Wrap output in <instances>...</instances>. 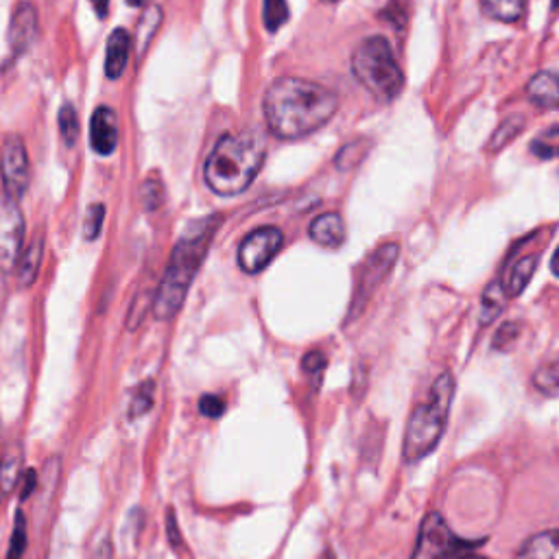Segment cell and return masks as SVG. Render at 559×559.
Instances as JSON below:
<instances>
[{
	"label": "cell",
	"instance_id": "39",
	"mask_svg": "<svg viewBox=\"0 0 559 559\" xmlns=\"http://www.w3.org/2000/svg\"><path fill=\"white\" fill-rule=\"evenodd\" d=\"M129 3L131 5H142V3H145V0H129Z\"/></svg>",
	"mask_w": 559,
	"mask_h": 559
},
{
	"label": "cell",
	"instance_id": "19",
	"mask_svg": "<svg viewBox=\"0 0 559 559\" xmlns=\"http://www.w3.org/2000/svg\"><path fill=\"white\" fill-rule=\"evenodd\" d=\"M535 267H538V256H524L513 264V269L509 271L507 286H505V293L509 297L520 295V293L527 289V285L535 274Z\"/></svg>",
	"mask_w": 559,
	"mask_h": 559
},
{
	"label": "cell",
	"instance_id": "16",
	"mask_svg": "<svg viewBox=\"0 0 559 559\" xmlns=\"http://www.w3.org/2000/svg\"><path fill=\"white\" fill-rule=\"evenodd\" d=\"M516 559H559V529L542 531L520 546Z\"/></svg>",
	"mask_w": 559,
	"mask_h": 559
},
{
	"label": "cell",
	"instance_id": "30",
	"mask_svg": "<svg viewBox=\"0 0 559 559\" xmlns=\"http://www.w3.org/2000/svg\"><path fill=\"white\" fill-rule=\"evenodd\" d=\"M199 411L206 415V418H221L225 411V400L221 396L206 394L199 400Z\"/></svg>",
	"mask_w": 559,
	"mask_h": 559
},
{
	"label": "cell",
	"instance_id": "3",
	"mask_svg": "<svg viewBox=\"0 0 559 559\" xmlns=\"http://www.w3.org/2000/svg\"><path fill=\"white\" fill-rule=\"evenodd\" d=\"M264 153L267 149H264L263 138L252 131L223 136L206 160V169H203L206 184L217 195H239L256 180L260 166L264 162Z\"/></svg>",
	"mask_w": 559,
	"mask_h": 559
},
{
	"label": "cell",
	"instance_id": "26",
	"mask_svg": "<svg viewBox=\"0 0 559 559\" xmlns=\"http://www.w3.org/2000/svg\"><path fill=\"white\" fill-rule=\"evenodd\" d=\"M533 383L540 391H546V394L559 391V361L546 363L544 367H540L538 374L533 376Z\"/></svg>",
	"mask_w": 559,
	"mask_h": 559
},
{
	"label": "cell",
	"instance_id": "34",
	"mask_svg": "<svg viewBox=\"0 0 559 559\" xmlns=\"http://www.w3.org/2000/svg\"><path fill=\"white\" fill-rule=\"evenodd\" d=\"M166 527H169V540L173 546H180L181 544V538H180V529H177V520H175V513L173 509H169V518H166Z\"/></svg>",
	"mask_w": 559,
	"mask_h": 559
},
{
	"label": "cell",
	"instance_id": "35",
	"mask_svg": "<svg viewBox=\"0 0 559 559\" xmlns=\"http://www.w3.org/2000/svg\"><path fill=\"white\" fill-rule=\"evenodd\" d=\"M33 487H36V472H33V470H29V472H26V483H25V490H22V501H26V498L31 496Z\"/></svg>",
	"mask_w": 559,
	"mask_h": 559
},
{
	"label": "cell",
	"instance_id": "17",
	"mask_svg": "<svg viewBox=\"0 0 559 559\" xmlns=\"http://www.w3.org/2000/svg\"><path fill=\"white\" fill-rule=\"evenodd\" d=\"M481 11L487 18L513 25L527 14V0H481Z\"/></svg>",
	"mask_w": 559,
	"mask_h": 559
},
{
	"label": "cell",
	"instance_id": "5",
	"mask_svg": "<svg viewBox=\"0 0 559 559\" xmlns=\"http://www.w3.org/2000/svg\"><path fill=\"white\" fill-rule=\"evenodd\" d=\"M352 73L376 101H394L404 88V73L387 37L369 36L352 53Z\"/></svg>",
	"mask_w": 559,
	"mask_h": 559
},
{
	"label": "cell",
	"instance_id": "20",
	"mask_svg": "<svg viewBox=\"0 0 559 559\" xmlns=\"http://www.w3.org/2000/svg\"><path fill=\"white\" fill-rule=\"evenodd\" d=\"M524 125H527V119H524L523 114H513L509 116L507 120H502L501 125H498V129L492 134L490 138V145H487V151H501V149H505L509 142L516 140V138L524 131Z\"/></svg>",
	"mask_w": 559,
	"mask_h": 559
},
{
	"label": "cell",
	"instance_id": "18",
	"mask_svg": "<svg viewBox=\"0 0 559 559\" xmlns=\"http://www.w3.org/2000/svg\"><path fill=\"white\" fill-rule=\"evenodd\" d=\"M42 252H44V241L42 236H37L36 241L31 243L29 249H26L25 254H22L20 260H18V280H20V286H31L33 282H36L37 278V271H40V264H42Z\"/></svg>",
	"mask_w": 559,
	"mask_h": 559
},
{
	"label": "cell",
	"instance_id": "10",
	"mask_svg": "<svg viewBox=\"0 0 559 559\" xmlns=\"http://www.w3.org/2000/svg\"><path fill=\"white\" fill-rule=\"evenodd\" d=\"M459 546H463V542L452 533L446 520L435 512L424 518L411 559H444L455 553Z\"/></svg>",
	"mask_w": 559,
	"mask_h": 559
},
{
	"label": "cell",
	"instance_id": "23",
	"mask_svg": "<svg viewBox=\"0 0 559 559\" xmlns=\"http://www.w3.org/2000/svg\"><path fill=\"white\" fill-rule=\"evenodd\" d=\"M289 5H286V0H264V7H263V18H264V26H267L269 33H275L282 26L286 25V20H289Z\"/></svg>",
	"mask_w": 559,
	"mask_h": 559
},
{
	"label": "cell",
	"instance_id": "40",
	"mask_svg": "<svg viewBox=\"0 0 559 559\" xmlns=\"http://www.w3.org/2000/svg\"><path fill=\"white\" fill-rule=\"evenodd\" d=\"M553 7H559V0H555V3H553Z\"/></svg>",
	"mask_w": 559,
	"mask_h": 559
},
{
	"label": "cell",
	"instance_id": "42",
	"mask_svg": "<svg viewBox=\"0 0 559 559\" xmlns=\"http://www.w3.org/2000/svg\"><path fill=\"white\" fill-rule=\"evenodd\" d=\"M3 496H5V494H3V490H0V501H3Z\"/></svg>",
	"mask_w": 559,
	"mask_h": 559
},
{
	"label": "cell",
	"instance_id": "2",
	"mask_svg": "<svg viewBox=\"0 0 559 559\" xmlns=\"http://www.w3.org/2000/svg\"><path fill=\"white\" fill-rule=\"evenodd\" d=\"M219 223V217H206L197 221L177 241L169 264H166L164 278L158 286L156 302H153V313H156L158 319L166 321L175 317L177 311L181 308V304L186 300L188 286L195 280L197 269L202 267L203 258H206V252L214 239V232H217Z\"/></svg>",
	"mask_w": 559,
	"mask_h": 559
},
{
	"label": "cell",
	"instance_id": "7",
	"mask_svg": "<svg viewBox=\"0 0 559 559\" xmlns=\"http://www.w3.org/2000/svg\"><path fill=\"white\" fill-rule=\"evenodd\" d=\"M0 177H3V186L7 197L18 199L25 195L31 181V166L29 156H26V147L18 136H7L0 149Z\"/></svg>",
	"mask_w": 559,
	"mask_h": 559
},
{
	"label": "cell",
	"instance_id": "33",
	"mask_svg": "<svg viewBox=\"0 0 559 559\" xmlns=\"http://www.w3.org/2000/svg\"><path fill=\"white\" fill-rule=\"evenodd\" d=\"M531 151H533L540 160H553V158L559 156V147L546 145V142L542 140V138H540V140H535L533 145H531Z\"/></svg>",
	"mask_w": 559,
	"mask_h": 559
},
{
	"label": "cell",
	"instance_id": "11",
	"mask_svg": "<svg viewBox=\"0 0 559 559\" xmlns=\"http://www.w3.org/2000/svg\"><path fill=\"white\" fill-rule=\"evenodd\" d=\"M37 14L31 3H22L16 7L9 25V47L14 55H22L36 40Z\"/></svg>",
	"mask_w": 559,
	"mask_h": 559
},
{
	"label": "cell",
	"instance_id": "38",
	"mask_svg": "<svg viewBox=\"0 0 559 559\" xmlns=\"http://www.w3.org/2000/svg\"><path fill=\"white\" fill-rule=\"evenodd\" d=\"M457 559H487V557H483V555H472V553H468V555H461V557H457Z\"/></svg>",
	"mask_w": 559,
	"mask_h": 559
},
{
	"label": "cell",
	"instance_id": "24",
	"mask_svg": "<svg viewBox=\"0 0 559 559\" xmlns=\"http://www.w3.org/2000/svg\"><path fill=\"white\" fill-rule=\"evenodd\" d=\"M59 131H62L64 142L68 147H73L79 138V116H77V109L70 103H66L59 112Z\"/></svg>",
	"mask_w": 559,
	"mask_h": 559
},
{
	"label": "cell",
	"instance_id": "12",
	"mask_svg": "<svg viewBox=\"0 0 559 559\" xmlns=\"http://www.w3.org/2000/svg\"><path fill=\"white\" fill-rule=\"evenodd\" d=\"M90 138L94 151L101 153V156H109V153L116 151V145H119V120H116L114 109L103 105V108H98L92 114Z\"/></svg>",
	"mask_w": 559,
	"mask_h": 559
},
{
	"label": "cell",
	"instance_id": "41",
	"mask_svg": "<svg viewBox=\"0 0 559 559\" xmlns=\"http://www.w3.org/2000/svg\"><path fill=\"white\" fill-rule=\"evenodd\" d=\"M324 3H336V0H324Z\"/></svg>",
	"mask_w": 559,
	"mask_h": 559
},
{
	"label": "cell",
	"instance_id": "8",
	"mask_svg": "<svg viewBox=\"0 0 559 559\" xmlns=\"http://www.w3.org/2000/svg\"><path fill=\"white\" fill-rule=\"evenodd\" d=\"M282 243H285V234L278 228H264L254 230L252 234L245 236V241L239 247V264L245 274H260L271 260L275 258V254L280 252Z\"/></svg>",
	"mask_w": 559,
	"mask_h": 559
},
{
	"label": "cell",
	"instance_id": "28",
	"mask_svg": "<svg viewBox=\"0 0 559 559\" xmlns=\"http://www.w3.org/2000/svg\"><path fill=\"white\" fill-rule=\"evenodd\" d=\"M153 404V383L149 380V383L138 387V391L134 394V400H131L129 407V415L131 418H138V415H145L149 409H151Z\"/></svg>",
	"mask_w": 559,
	"mask_h": 559
},
{
	"label": "cell",
	"instance_id": "21",
	"mask_svg": "<svg viewBox=\"0 0 559 559\" xmlns=\"http://www.w3.org/2000/svg\"><path fill=\"white\" fill-rule=\"evenodd\" d=\"M20 450L16 446L7 448V450L0 455V490L3 494H9L16 485L20 483Z\"/></svg>",
	"mask_w": 559,
	"mask_h": 559
},
{
	"label": "cell",
	"instance_id": "37",
	"mask_svg": "<svg viewBox=\"0 0 559 559\" xmlns=\"http://www.w3.org/2000/svg\"><path fill=\"white\" fill-rule=\"evenodd\" d=\"M551 269H553V274L557 275L559 278V247L555 249V254H553V260H551Z\"/></svg>",
	"mask_w": 559,
	"mask_h": 559
},
{
	"label": "cell",
	"instance_id": "29",
	"mask_svg": "<svg viewBox=\"0 0 559 559\" xmlns=\"http://www.w3.org/2000/svg\"><path fill=\"white\" fill-rule=\"evenodd\" d=\"M518 335H520V326L512 324V321H509V324H502L494 336V346L501 347V350H507V347H512L513 343H516Z\"/></svg>",
	"mask_w": 559,
	"mask_h": 559
},
{
	"label": "cell",
	"instance_id": "25",
	"mask_svg": "<svg viewBox=\"0 0 559 559\" xmlns=\"http://www.w3.org/2000/svg\"><path fill=\"white\" fill-rule=\"evenodd\" d=\"M25 551H26V518L25 513L18 512L14 520V533H11L7 559H22Z\"/></svg>",
	"mask_w": 559,
	"mask_h": 559
},
{
	"label": "cell",
	"instance_id": "9",
	"mask_svg": "<svg viewBox=\"0 0 559 559\" xmlns=\"http://www.w3.org/2000/svg\"><path fill=\"white\" fill-rule=\"evenodd\" d=\"M398 252H400V247H398L396 243H385V245L376 249L372 256L361 264V271H358L357 278V291H354L352 300L354 313L358 311V306H363V304L369 300V295L376 291V286L389 275L391 267H394L398 260Z\"/></svg>",
	"mask_w": 559,
	"mask_h": 559
},
{
	"label": "cell",
	"instance_id": "13",
	"mask_svg": "<svg viewBox=\"0 0 559 559\" xmlns=\"http://www.w3.org/2000/svg\"><path fill=\"white\" fill-rule=\"evenodd\" d=\"M527 97L540 109H559V77L542 70L529 81Z\"/></svg>",
	"mask_w": 559,
	"mask_h": 559
},
{
	"label": "cell",
	"instance_id": "14",
	"mask_svg": "<svg viewBox=\"0 0 559 559\" xmlns=\"http://www.w3.org/2000/svg\"><path fill=\"white\" fill-rule=\"evenodd\" d=\"M311 239L321 247H339L346 241V223H343L341 214H319L311 223Z\"/></svg>",
	"mask_w": 559,
	"mask_h": 559
},
{
	"label": "cell",
	"instance_id": "22",
	"mask_svg": "<svg viewBox=\"0 0 559 559\" xmlns=\"http://www.w3.org/2000/svg\"><path fill=\"white\" fill-rule=\"evenodd\" d=\"M505 286L501 285H490L483 293V300H481V321L483 324H492L498 315L502 313V306H505Z\"/></svg>",
	"mask_w": 559,
	"mask_h": 559
},
{
	"label": "cell",
	"instance_id": "4",
	"mask_svg": "<svg viewBox=\"0 0 559 559\" xmlns=\"http://www.w3.org/2000/svg\"><path fill=\"white\" fill-rule=\"evenodd\" d=\"M452 396H455V380L450 374H441L430 387L426 400L415 407L411 419H409L402 448L404 461L418 463L419 459L435 450L441 435H444Z\"/></svg>",
	"mask_w": 559,
	"mask_h": 559
},
{
	"label": "cell",
	"instance_id": "6",
	"mask_svg": "<svg viewBox=\"0 0 559 559\" xmlns=\"http://www.w3.org/2000/svg\"><path fill=\"white\" fill-rule=\"evenodd\" d=\"M22 241H25V217H22L18 202L5 197L0 202V271L11 274L18 267Z\"/></svg>",
	"mask_w": 559,
	"mask_h": 559
},
{
	"label": "cell",
	"instance_id": "1",
	"mask_svg": "<svg viewBox=\"0 0 559 559\" xmlns=\"http://www.w3.org/2000/svg\"><path fill=\"white\" fill-rule=\"evenodd\" d=\"M339 109V97L321 83L280 77L264 92L263 112L271 134L297 140L321 129Z\"/></svg>",
	"mask_w": 559,
	"mask_h": 559
},
{
	"label": "cell",
	"instance_id": "31",
	"mask_svg": "<svg viewBox=\"0 0 559 559\" xmlns=\"http://www.w3.org/2000/svg\"><path fill=\"white\" fill-rule=\"evenodd\" d=\"M162 197H164V191L160 181L149 180L147 184L142 186V202H145L147 210H156L160 203H162Z\"/></svg>",
	"mask_w": 559,
	"mask_h": 559
},
{
	"label": "cell",
	"instance_id": "32",
	"mask_svg": "<svg viewBox=\"0 0 559 559\" xmlns=\"http://www.w3.org/2000/svg\"><path fill=\"white\" fill-rule=\"evenodd\" d=\"M324 365H326V357L321 352H308L302 361L304 372L308 374H317L319 369H324Z\"/></svg>",
	"mask_w": 559,
	"mask_h": 559
},
{
	"label": "cell",
	"instance_id": "36",
	"mask_svg": "<svg viewBox=\"0 0 559 559\" xmlns=\"http://www.w3.org/2000/svg\"><path fill=\"white\" fill-rule=\"evenodd\" d=\"M90 3H92L94 11H97L98 18H105V16H108V11H109V0H90Z\"/></svg>",
	"mask_w": 559,
	"mask_h": 559
},
{
	"label": "cell",
	"instance_id": "27",
	"mask_svg": "<svg viewBox=\"0 0 559 559\" xmlns=\"http://www.w3.org/2000/svg\"><path fill=\"white\" fill-rule=\"evenodd\" d=\"M103 219H105V206H103V203H94V206L88 208L86 223H83V236H86L88 241H94L98 234H101Z\"/></svg>",
	"mask_w": 559,
	"mask_h": 559
},
{
	"label": "cell",
	"instance_id": "15",
	"mask_svg": "<svg viewBox=\"0 0 559 559\" xmlns=\"http://www.w3.org/2000/svg\"><path fill=\"white\" fill-rule=\"evenodd\" d=\"M129 48L131 40L127 36V31L116 29L112 31L108 40V55H105V75L109 79H119L125 73L127 59H129Z\"/></svg>",
	"mask_w": 559,
	"mask_h": 559
}]
</instances>
